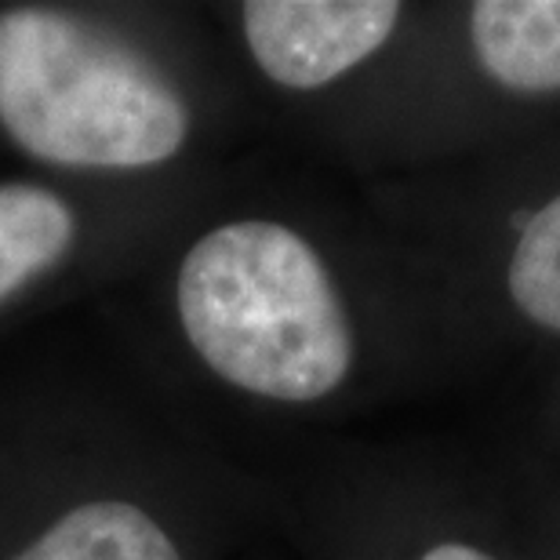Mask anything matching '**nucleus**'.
Listing matches in <instances>:
<instances>
[{"label": "nucleus", "mask_w": 560, "mask_h": 560, "mask_svg": "<svg viewBox=\"0 0 560 560\" xmlns=\"http://www.w3.org/2000/svg\"><path fill=\"white\" fill-rule=\"evenodd\" d=\"M178 320L211 372L270 400H317L353 364L328 270L299 233L248 219L200 237L178 270Z\"/></svg>", "instance_id": "f257e3e1"}, {"label": "nucleus", "mask_w": 560, "mask_h": 560, "mask_svg": "<svg viewBox=\"0 0 560 560\" xmlns=\"http://www.w3.org/2000/svg\"><path fill=\"white\" fill-rule=\"evenodd\" d=\"M0 125L62 167H150L183 150L175 84L106 30L51 8L0 15Z\"/></svg>", "instance_id": "f03ea898"}, {"label": "nucleus", "mask_w": 560, "mask_h": 560, "mask_svg": "<svg viewBox=\"0 0 560 560\" xmlns=\"http://www.w3.org/2000/svg\"><path fill=\"white\" fill-rule=\"evenodd\" d=\"M259 70L284 88H320L375 55L394 33V0H252L241 8Z\"/></svg>", "instance_id": "7ed1b4c3"}, {"label": "nucleus", "mask_w": 560, "mask_h": 560, "mask_svg": "<svg viewBox=\"0 0 560 560\" xmlns=\"http://www.w3.org/2000/svg\"><path fill=\"white\" fill-rule=\"evenodd\" d=\"M469 37L491 81L510 92H560V0H477Z\"/></svg>", "instance_id": "20e7f679"}, {"label": "nucleus", "mask_w": 560, "mask_h": 560, "mask_svg": "<svg viewBox=\"0 0 560 560\" xmlns=\"http://www.w3.org/2000/svg\"><path fill=\"white\" fill-rule=\"evenodd\" d=\"M15 560H183L150 513L131 502H88L70 510Z\"/></svg>", "instance_id": "39448f33"}, {"label": "nucleus", "mask_w": 560, "mask_h": 560, "mask_svg": "<svg viewBox=\"0 0 560 560\" xmlns=\"http://www.w3.org/2000/svg\"><path fill=\"white\" fill-rule=\"evenodd\" d=\"M73 233V211L51 189L0 186V302L59 262Z\"/></svg>", "instance_id": "423d86ee"}, {"label": "nucleus", "mask_w": 560, "mask_h": 560, "mask_svg": "<svg viewBox=\"0 0 560 560\" xmlns=\"http://www.w3.org/2000/svg\"><path fill=\"white\" fill-rule=\"evenodd\" d=\"M510 295L524 317L560 331V197L524 226L510 259Z\"/></svg>", "instance_id": "0eeeda50"}, {"label": "nucleus", "mask_w": 560, "mask_h": 560, "mask_svg": "<svg viewBox=\"0 0 560 560\" xmlns=\"http://www.w3.org/2000/svg\"><path fill=\"white\" fill-rule=\"evenodd\" d=\"M422 560H491L488 553L474 550V546H463V542H444V546H433L430 553Z\"/></svg>", "instance_id": "6e6552de"}]
</instances>
